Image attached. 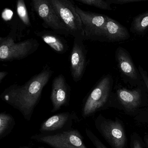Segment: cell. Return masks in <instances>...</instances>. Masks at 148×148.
Segmentation results:
<instances>
[{"label": "cell", "mask_w": 148, "mask_h": 148, "mask_svg": "<svg viewBox=\"0 0 148 148\" xmlns=\"http://www.w3.org/2000/svg\"><path fill=\"white\" fill-rule=\"evenodd\" d=\"M54 72L49 65L33 76L25 84H14L6 88L0 98L10 106L18 111L27 121L32 117L34 110L41 98L42 92Z\"/></svg>", "instance_id": "cell-1"}, {"label": "cell", "mask_w": 148, "mask_h": 148, "mask_svg": "<svg viewBox=\"0 0 148 148\" xmlns=\"http://www.w3.org/2000/svg\"><path fill=\"white\" fill-rule=\"evenodd\" d=\"M16 35L11 32L8 36L0 37V61L10 62L27 58L37 51L40 44L36 39L15 42Z\"/></svg>", "instance_id": "cell-2"}, {"label": "cell", "mask_w": 148, "mask_h": 148, "mask_svg": "<svg viewBox=\"0 0 148 148\" xmlns=\"http://www.w3.org/2000/svg\"><path fill=\"white\" fill-rule=\"evenodd\" d=\"M68 30L70 36L74 38L85 40L83 23L77 12L76 4L71 0H48Z\"/></svg>", "instance_id": "cell-3"}, {"label": "cell", "mask_w": 148, "mask_h": 148, "mask_svg": "<svg viewBox=\"0 0 148 148\" xmlns=\"http://www.w3.org/2000/svg\"><path fill=\"white\" fill-rule=\"evenodd\" d=\"M31 138L53 148H87L81 133L73 128L51 135L35 134Z\"/></svg>", "instance_id": "cell-4"}, {"label": "cell", "mask_w": 148, "mask_h": 148, "mask_svg": "<svg viewBox=\"0 0 148 148\" xmlns=\"http://www.w3.org/2000/svg\"><path fill=\"white\" fill-rule=\"evenodd\" d=\"M33 10L43 21L42 26L60 35L70 36L68 30L48 0H32Z\"/></svg>", "instance_id": "cell-5"}, {"label": "cell", "mask_w": 148, "mask_h": 148, "mask_svg": "<svg viewBox=\"0 0 148 148\" xmlns=\"http://www.w3.org/2000/svg\"><path fill=\"white\" fill-rule=\"evenodd\" d=\"M111 88L110 77L103 78L84 99L82 108V116L86 118L99 110L107 102Z\"/></svg>", "instance_id": "cell-6"}, {"label": "cell", "mask_w": 148, "mask_h": 148, "mask_svg": "<svg viewBox=\"0 0 148 148\" xmlns=\"http://www.w3.org/2000/svg\"><path fill=\"white\" fill-rule=\"evenodd\" d=\"M96 127L113 148H124L126 142L124 130L117 120H105L98 117L95 122Z\"/></svg>", "instance_id": "cell-7"}, {"label": "cell", "mask_w": 148, "mask_h": 148, "mask_svg": "<svg viewBox=\"0 0 148 148\" xmlns=\"http://www.w3.org/2000/svg\"><path fill=\"white\" fill-rule=\"evenodd\" d=\"M78 120L73 112H63L57 113L45 120L40 125V134L51 135L72 129L75 121Z\"/></svg>", "instance_id": "cell-8"}, {"label": "cell", "mask_w": 148, "mask_h": 148, "mask_svg": "<svg viewBox=\"0 0 148 148\" xmlns=\"http://www.w3.org/2000/svg\"><path fill=\"white\" fill-rule=\"evenodd\" d=\"M86 53L84 41L74 38L69 62L71 75L75 82L80 81L84 74L87 65Z\"/></svg>", "instance_id": "cell-9"}, {"label": "cell", "mask_w": 148, "mask_h": 148, "mask_svg": "<svg viewBox=\"0 0 148 148\" xmlns=\"http://www.w3.org/2000/svg\"><path fill=\"white\" fill-rule=\"evenodd\" d=\"M71 96V88L63 74L55 77L52 81L51 91V102L52 109L51 112H56L62 107L69 105Z\"/></svg>", "instance_id": "cell-10"}, {"label": "cell", "mask_w": 148, "mask_h": 148, "mask_svg": "<svg viewBox=\"0 0 148 148\" xmlns=\"http://www.w3.org/2000/svg\"><path fill=\"white\" fill-rule=\"evenodd\" d=\"M129 37L127 30L117 21L107 18V21L99 29L88 37L86 40H102L103 38L110 40H120Z\"/></svg>", "instance_id": "cell-11"}, {"label": "cell", "mask_w": 148, "mask_h": 148, "mask_svg": "<svg viewBox=\"0 0 148 148\" xmlns=\"http://www.w3.org/2000/svg\"><path fill=\"white\" fill-rule=\"evenodd\" d=\"M34 33L58 54H64L69 50V46L67 41L53 31L43 30L35 32Z\"/></svg>", "instance_id": "cell-12"}, {"label": "cell", "mask_w": 148, "mask_h": 148, "mask_svg": "<svg viewBox=\"0 0 148 148\" xmlns=\"http://www.w3.org/2000/svg\"><path fill=\"white\" fill-rule=\"evenodd\" d=\"M117 94L120 102L127 109H134L140 104L141 95L139 90L120 89L117 91Z\"/></svg>", "instance_id": "cell-13"}, {"label": "cell", "mask_w": 148, "mask_h": 148, "mask_svg": "<svg viewBox=\"0 0 148 148\" xmlns=\"http://www.w3.org/2000/svg\"><path fill=\"white\" fill-rule=\"evenodd\" d=\"M117 58L119 68L122 72L132 79H136V69L127 53L123 49H118Z\"/></svg>", "instance_id": "cell-14"}, {"label": "cell", "mask_w": 148, "mask_h": 148, "mask_svg": "<svg viewBox=\"0 0 148 148\" xmlns=\"http://www.w3.org/2000/svg\"><path fill=\"white\" fill-rule=\"evenodd\" d=\"M15 125L14 118L10 113H0V140L8 136Z\"/></svg>", "instance_id": "cell-15"}, {"label": "cell", "mask_w": 148, "mask_h": 148, "mask_svg": "<svg viewBox=\"0 0 148 148\" xmlns=\"http://www.w3.org/2000/svg\"><path fill=\"white\" fill-rule=\"evenodd\" d=\"M17 14L21 21L26 27H32L28 11L24 0H18L16 3Z\"/></svg>", "instance_id": "cell-16"}, {"label": "cell", "mask_w": 148, "mask_h": 148, "mask_svg": "<svg viewBox=\"0 0 148 148\" xmlns=\"http://www.w3.org/2000/svg\"><path fill=\"white\" fill-rule=\"evenodd\" d=\"M81 4L95 7L103 10H111L108 1L102 0H76Z\"/></svg>", "instance_id": "cell-17"}, {"label": "cell", "mask_w": 148, "mask_h": 148, "mask_svg": "<svg viewBox=\"0 0 148 148\" xmlns=\"http://www.w3.org/2000/svg\"><path fill=\"white\" fill-rule=\"evenodd\" d=\"M135 25L137 31L142 32L148 26V13L138 17L136 21Z\"/></svg>", "instance_id": "cell-18"}, {"label": "cell", "mask_w": 148, "mask_h": 148, "mask_svg": "<svg viewBox=\"0 0 148 148\" xmlns=\"http://www.w3.org/2000/svg\"><path fill=\"white\" fill-rule=\"evenodd\" d=\"M86 133L96 148H107L89 129H86Z\"/></svg>", "instance_id": "cell-19"}, {"label": "cell", "mask_w": 148, "mask_h": 148, "mask_svg": "<svg viewBox=\"0 0 148 148\" xmlns=\"http://www.w3.org/2000/svg\"><path fill=\"white\" fill-rule=\"evenodd\" d=\"M8 73L6 71L0 72V84H1L2 80L7 76Z\"/></svg>", "instance_id": "cell-20"}, {"label": "cell", "mask_w": 148, "mask_h": 148, "mask_svg": "<svg viewBox=\"0 0 148 148\" xmlns=\"http://www.w3.org/2000/svg\"><path fill=\"white\" fill-rule=\"evenodd\" d=\"M133 148H142L140 143L138 140H134L133 142Z\"/></svg>", "instance_id": "cell-21"}, {"label": "cell", "mask_w": 148, "mask_h": 148, "mask_svg": "<svg viewBox=\"0 0 148 148\" xmlns=\"http://www.w3.org/2000/svg\"><path fill=\"white\" fill-rule=\"evenodd\" d=\"M145 142L147 148H148V135H145L144 137Z\"/></svg>", "instance_id": "cell-22"}, {"label": "cell", "mask_w": 148, "mask_h": 148, "mask_svg": "<svg viewBox=\"0 0 148 148\" xmlns=\"http://www.w3.org/2000/svg\"><path fill=\"white\" fill-rule=\"evenodd\" d=\"M18 148H43V147H32L27 146H20Z\"/></svg>", "instance_id": "cell-23"}]
</instances>
